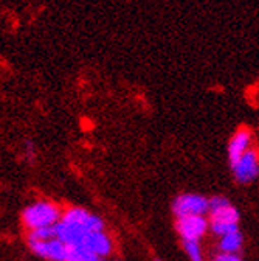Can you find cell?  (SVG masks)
Returning <instances> with one entry per match:
<instances>
[{"label":"cell","instance_id":"cell-6","mask_svg":"<svg viewBox=\"0 0 259 261\" xmlns=\"http://www.w3.org/2000/svg\"><path fill=\"white\" fill-rule=\"evenodd\" d=\"M233 174L238 182L248 184L259 177V152L253 148H250L235 165H232Z\"/></svg>","mask_w":259,"mask_h":261},{"label":"cell","instance_id":"cell-1","mask_svg":"<svg viewBox=\"0 0 259 261\" xmlns=\"http://www.w3.org/2000/svg\"><path fill=\"white\" fill-rule=\"evenodd\" d=\"M104 222L81 207H72L56 224V238L67 246H85L87 238L95 232H103Z\"/></svg>","mask_w":259,"mask_h":261},{"label":"cell","instance_id":"cell-13","mask_svg":"<svg viewBox=\"0 0 259 261\" xmlns=\"http://www.w3.org/2000/svg\"><path fill=\"white\" fill-rule=\"evenodd\" d=\"M183 249L191 261H204V253L199 241H183Z\"/></svg>","mask_w":259,"mask_h":261},{"label":"cell","instance_id":"cell-10","mask_svg":"<svg viewBox=\"0 0 259 261\" xmlns=\"http://www.w3.org/2000/svg\"><path fill=\"white\" fill-rule=\"evenodd\" d=\"M242 244H244V238H242L241 232L236 230V232H232L228 235L220 237L219 249L223 253H238L241 250Z\"/></svg>","mask_w":259,"mask_h":261},{"label":"cell","instance_id":"cell-9","mask_svg":"<svg viewBox=\"0 0 259 261\" xmlns=\"http://www.w3.org/2000/svg\"><path fill=\"white\" fill-rule=\"evenodd\" d=\"M84 247H87L89 250H92L93 253H96L100 258H104V256H107L112 252V247L113 246H112L110 237H107L104 233V230H103V232H95V233H92L87 238Z\"/></svg>","mask_w":259,"mask_h":261},{"label":"cell","instance_id":"cell-4","mask_svg":"<svg viewBox=\"0 0 259 261\" xmlns=\"http://www.w3.org/2000/svg\"><path fill=\"white\" fill-rule=\"evenodd\" d=\"M172 212L177 218L191 216V215H205L210 212V199L205 196L185 193L180 194L172 202Z\"/></svg>","mask_w":259,"mask_h":261},{"label":"cell","instance_id":"cell-14","mask_svg":"<svg viewBox=\"0 0 259 261\" xmlns=\"http://www.w3.org/2000/svg\"><path fill=\"white\" fill-rule=\"evenodd\" d=\"M216 261H242V259H241V256L238 253H223V252H220L216 256Z\"/></svg>","mask_w":259,"mask_h":261},{"label":"cell","instance_id":"cell-7","mask_svg":"<svg viewBox=\"0 0 259 261\" xmlns=\"http://www.w3.org/2000/svg\"><path fill=\"white\" fill-rule=\"evenodd\" d=\"M28 244H30V249L33 250V253H36L41 258H45L50 261H66L67 259L69 246L57 238H53L48 241L28 240Z\"/></svg>","mask_w":259,"mask_h":261},{"label":"cell","instance_id":"cell-11","mask_svg":"<svg viewBox=\"0 0 259 261\" xmlns=\"http://www.w3.org/2000/svg\"><path fill=\"white\" fill-rule=\"evenodd\" d=\"M101 258L82 246H69L66 261H100Z\"/></svg>","mask_w":259,"mask_h":261},{"label":"cell","instance_id":"cell-12","mask_svg":"<svg viewBox=\"0 0 259 261\" xmlns=\"http://www.w3.org/2000/svg\"><path fill=\"white\" fill-rule=\"evenodd\" d=\"M53 238H56V225L36 228V230H31L28 235V240H36V241H48Z\"/></svg>","mask_w":259,"mask_h":261},{"label":"cell","instance_id":"cell-3","mask_svg":"<svg viewBox=\"0 0 259 261\" xmlns=\"http://www.w3.org/2000/svg\"><path fill=\"white\" fill-rule=\"evenodd\" d=\"M62 218L59 207L50 201H38L28 205L22 212V222L28 230H36L42 227H53Z\"/></svg>","mask_w":259,"mask_h":261},{"label":"cell","instance_id":"cell-8","mask_svg":"<svg viewBox=\"0 0 259 261\" xmlns=\"http://www.w3.org/2000/svg\"><path fill=\"white\" fill-rule=\"evenodd\" d=\"M251 133L247 127H241L233 134L228 143V160L232 165L235 163L251 148Z\"/></svg>","mask_w":259,"mask_h":261},{"label":"cell","instance_id":"cell-15","mask_svg":"<svg viewBox=\"0 0 259 261\" xmlns=\"http://www.w3.org/2000/svg\"><path fill=\"white\" fill-rule=\"evenodd\" d=\"M154 261H161V259H158V258H155V259H154Z\"/></svg>","mask_w":259,"mask_h":261},{"label":"cell","instance_id":"cell-16","mask_svg":"<svg viewBox=\"0 0 259 261\" xmlns=\"http://www.w3.org/2000/svg\"><path fill=\"white\" fill-rule=\"evenodd\" d=\"M214 261H216V259H214Z\"/></svg>","mask_w":259,"mask_h":261},{"label":"cell","instance_id":"cell-5","mask_svg":"<svg viewBox=\"0 0 259 261\" xmlns=\"http://www.w3.org/2000/svg\"><path fill=\"white\" fill-rule=\"evenodd\" d=\"M210 227V221L204 215H191L177 218L176 228L183 241H200V238L207 233Z\"/></svg>","mask_w":259,"mask_h":261},{"label":"cell","instance_id":"cell-2","mask_svg":"<svg viewBox=\"0 0 259 261\" xmlns=\"http://www.w3.org/2000/svg\"><path fill=\"white\" fill-rule=\"evenodd\" d=\"M210 228L214 235L223 237L239 230V213L223 196L210 199Z\"/></svg>","mask_w":259,"mask_h":261}]
</instances>
